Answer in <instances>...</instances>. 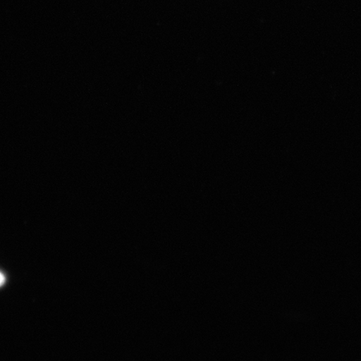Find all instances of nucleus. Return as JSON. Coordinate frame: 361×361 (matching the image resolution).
<instances>
[{"mask_svg":"<svg viewBox=\"0 0 361 361\" xmlns=\"http://www.w3.org/2000/svg\"><path fill=\"white\" fill-rule=\"evenodd\" d=\"M4 282V277L3 276V274L1 273H0V286H2Z\"/></svg>","mask_w":361,"mask_h":361,"instance_id":"1","label":"nucleus"}]
</instances>
